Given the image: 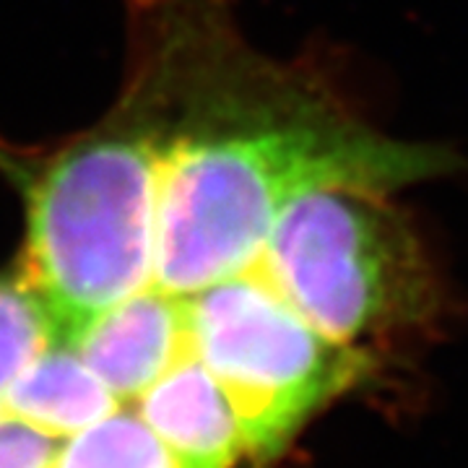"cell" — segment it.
<instances>
[{
	"mask_svg": "<svg viewBox=\"0 0 468 468\" xmlns=\"http://www.w3.org/2000/svg\"><path fill=\"white\" fill-rule=\"evenodd\" d=\"M383 193L320 187L273 221L261 268L302 318L335 344H369L430 323L437 279L409 221Z\"/></svg>",
	"mask_w": 468,
	"mask_h": 468,
	"instance_id": "6da1fadb",
	"label": "cell"
},
{
	"mask_svg": "<svg viewBox=\"0 0 468 468\" xmlns=\"http://www.w3.org/2000/svg\"><path fill=\"white\" fill-rule=\"evenodd\" d=\"M185 300L193 356L227 393L252 455L284 448L375 365L369 351L335 344L302 318L268 282L261 258Z\"/></svg>",
	"mask_w": 468,
	"mask_h": 468,
	"instance_id": "7a4b0ae2",
	"label": "cell"
},
{
	"mask_svg": "<svg viewBox=\"0 0 468 468\" xmlns=\"http://www.w3.org/2000/svg\"><path fill=\"white\" fill-rule=\"evenodd\" d=\"M117 403H135L165 372L196 359L185 297L141 292L63 338Z\"/></svg>",
	"mask_w": 468,
	"mask_h": 468,
	"instance_id": "3957f363",
	"label": "cell"
},
{
	"mask_svg": "<svg viewBox=\"0 0 468 468\" xmlns=\"http://www.w3.org/2000/svg\"><path fill=\"white\" fill-rule=\"evenodd\" d=\"M135 406V414L190 468H232L248 452L232 403L198 359L177 362Z\"/></svg>",
	"mask_w": 468,
	"mask_h": 468,
	"instance_id": "277c9868",
	"label": "cell"
},
{
	"mask_svg": "<svg viewBox=\"0 0 468 468\" xmlns=\"http://www.w3.org/2000/svg\"><path fill=\"white\" fill-rule=\"evenodd\" d=\"M115 411L120 403L110 388L60 341L39 351L0 401V414L21 419L58 440L79 435Z\"/></svg>",
	"mask_w": 468,
	"mask_h": 468,
	"instance_id": "5b68a950",
	"label": "cell"
},
{
	"mask_svg": "<svg viewBox=\"0 0 468 468\" xmlns=\"http://www.w3.org/2000/svg\"><path fill=\"white\" fill-rule=\"evenodd\" d=\"M55 468H190L138 414L115 411L68 437Z\"/></svg>",
	"mask_w": 468,
	"mask_h": 468,
	"instance_id": "8992f818",
	"label": "cell"
},
{
	"mask_svg": "<svg viewBox=\"0 0 468 468\" xmlns=\"http://www.w3.org/2000/svg\"><path fill=\"white\" fill-rule=\"evenodd\" d=\"M58 341L48 304L29 276L8 271L0 276V401L39 351Z\"/></svg>",
	"mask_w": 468,
	"mask_h": 468,
	"instance_id": "52a82bcc",
	"label": "cell"
},
{
	"mask_svg": "<svg viewBox=\"0 0 468 468\" xmlns=\"http://www.w3.org/2000/svg\"><path fill=\"white\" fill-rule=\"evenodd\" d=\"M63 440L0 414V468H55Z\"/></svg>",
	"mask_w": 468,
	"mask_h": 468,
	"instance_id": "ba28073f",
	"label": "cell"
}]
</instances>
